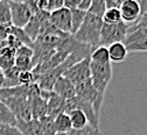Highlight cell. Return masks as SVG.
Masks as SVG:
<instances>
[{"instance_id":"obj_1","label":"cell","mask_w":147,"mask_h":135,"mask_svg":"<svg viewBox=\"0 0 147 135\" xmlns=\"http://www.w3.org/2000/svg\"><path fill=\"white\" fill-rule=\"evenodd\" d=\"M102 26H103L102 17L86 12L81 27L72 35V37L77 42L90 46L92 49H96L97 47H99Z\"/></svg>"},{"instance_id":"obj_2","label":"cell","mask_w":147,"mask_h":135,"mask_svg":"<svg viewBox=\"0 0 147 135\" xmlns=\"http://www.w3.org/2000/svg\"><path fill=\"white\" fill-rule=\"evenodd\" d=\"M90 78L95 90L100 94L105 95L106 87L112 79V64L109 63H94L90 61Z\"/></svg>"},{"instance_id":"obj_3","label":"cell","mask_w":147,"mask_h":135,"mask_svg":"<svg viewBox=\"0 0 147 135\" xmlns=\"http://www.w3.org/2000/svg\"><path fill=\"white\" fill-rule=\"evenodd\" d=\"M123 43L128 52H146L147 51V27L128 26Z\"/></svg>"},{"instance_id":"obj_4","label":"cell","mask_w":147,"mask_h":135,"mask_svg":"<svg viewBox=\"0 0 147 135\" xmlns=\"http://www.w3.org/2000/svg\"><path fill=\"white\" fill-rule=\"evenodd\" d=\"M128 25L124 24L123 21L118 24H103L100 29V40L99 46L107 47L116 42H123L127 33Z\"/></svg>"},{"instance_id":"obj_5","label":"cell","mask_w":147,"mask_h":135,"mask_svg":"<svg viewBox=\"0 0 147 135\" xmlns=\"http://www.w3.org/2000/svg\"><path fill=\"white\" fill-rule=\"evenodd\" d=\"M30 97H11L1 101L9 108L16 120L29 121L32 120V107H30Z\"/></svg>"},{"instance_id":"obj_6","label":"cell","mask_w":147,"mask_h":135,"mask_svg":"<svg viewBox=\"0 0 147 135\" xmlns=\"http://www.w3.org/2000/svg\"><path fill=\"white\" fill-rule=\"evenodd\" d=\"M9 9L11 24L13 27L24 28L33 16V13L29 7L22 1H11L9 0Z\"/></svg>"},{"instance_id":"obj_7","label":"cell","mask_w":147,"mask_h":135,"mask_svg":"<svg viewBox=\"0 0 147 135\" xmlns=\"http://www.w3.org/2000/svg\"><path fill=\"white\" fill-rule=\"evenodd\" d=\"M90 56L86 58L72 64L71 66H69L62 76H64L65 78H68L72 85L75 86L76 84H78L80 82H83L88 78H90Z\"/></svg>"},{"instance_id":"obj_8","label":"cell","mask_w":147,"mask_h":135,"mask_svg":"<svg viewBox=\"0 0 147 135\" xmlns=\"http://www.w3.org/2000/svg\"><path fill=\"white\" fill-rule=\"evenodd\" d=\"M49 21L60 32L71 35V14L69 8L61 7L59 9L49 12Z\"/></svg>"},{"instance_id":"obj_9","label":"cell","mask_w":147,"mask_h":135,"mask_svg":"<svg viewBox=\"0 0 147 135\" xmlns=\"http://www.w3.org/2000/svg\"><path fill=\"white\" fill-rule=\"evenodd\" d=\"M121 21L128 26L134 25L141 16V9L134 0H126L119 6Z\"/></svg>"},{"instance_id":"obj_10","label":"cell","mask_w":147,"mask_h":135,"mask_svg":"<svg viewBox=\"0 0 147 135\" xmlns=\"http://www.w3.org/2000/svg\"><path fill=\"white\" fill-rule=\"evenodd\" d=\"M33 49L28 46H20L15 50V56H14V66L19 69L20 71L22 70H32L33 65Z\"/></svg>"},{"instance_id":"obj_11","label":"cell","mask_w":147,"mask_h":135,"mask_svg":"<svg viewBox=\"0 0 147 135\" xmlns=\"http://www.w3.org/2000/svg\"><path fill=\"white\" fill-rule=\"evenodd\" d=\"M51 91L55 94H57L59 97H61L63 100H69L76 95L75 86H74L72 83L68 78H65L64 76L59 77L57 81L55 82Z\"/></svg>"},{"instance_id":"obj_12","label":"cell","mask_w":147,"mask_h":135,"mask_svg":"<svg viewBox=\"0 0 147 135\" xmlns=\"http://www.w3.org/2000/svg\"><path fill=\"white\" fill-rule=\"evenodd\" d=\"M65 108V100H63L57 94L51 92L49 99L47 100V117L55 118L60 113H63Z\"/></svg>"},{"instance_id":"obj_13","label":"cell","mask_w":147,"mask_h":135,"mask_svg":"<svg viewBox=\"0 0 147 135\" xmlns=\"http://www.w3.org/2000/svg\"><path fill=\"white\" fill-rule=\"evenodd\" d=\"M15 127L21 132L22 135H42V126L40 120L32 119L29 121L16 120Z\"/></svg>"},{"instance_id":"obj_14","label":"cell","mask_w":147,"mask_h":135,"mask_svg":"<svg viewBox=\"0 0 147 135\" xmlns=\"http://www.w3.org/2000/svg\"><path fill=\"white\" fill-rule=\"evenodd\" d=\"M107 48V52H109V58L110 62H115V63H120L124 62L127 57V49L125 47V44L123 42H116L106 47Z\"/></svg>"},{"instance_id":"obj_15","label":"cell","mask_w":147,"mask_h":135,"mask_svg":"<svg viewBox=\"0 0 147 135\" xmlns=\"http://www.w3.org/2000/svg\"><path fill=\"white\" fill-rule=\"evenodd\" d=\"M32 118L35 120H41L47 117V100L39 95H34L30 99Z\"/></svg>"},{"instance_id":"obj_16","label":"cell","mask_w":147,"mask_h":135,"mask_svg":"<svg viewBox=\"0 0 147 135\" xmlns=\"http://www.w3.org/2000/svg\"><path fill=\"white\" fill-rule=\"evenodd\" d=\"M67 114L70 118L72 129H82L89 125L86 115L82 109H71L67 112Z\"/></svg>"},{"instance_id":"obj_17","label":"cell","mask_w":147,"mask_h":135,"mask_svg":"<svg viewBox=\"0 0 147 135\" xmlns=\"http://www.w3.org/2000/svg\"><path fill=\"white\" fill-rule=\"evenodd\" d=\"M54 127H55V130H56L57 134H65V133L70 132L72 129V126H71L69 115L65 112H63V113H60L57 117H55L54 118Z\"/></svg>"},{"instance_id":"obj_18","label":"cell","mask_w":147,"mask_h":135,"mask_svg":"<svg viewBox=\"0 0 147 135\" xmlns=\"http://www.w3.org/2000/svg\"><path fill=\"white\" fill-rule=\"evenodd\" d=\"M70 14H71V35H74L81 27L86 12L80 8H72L70 9Z\"/></svg>"},{"instance_id":"obj_19","label":"cell","mask_w":147,"mask_h":135,"mask_svg":"<svg viewBox=\"0 0 147 135\" xmlns=\"http://www.w3.org/2000/svg\"><path fill=\"white\" fill-rule=\"evenodd\" d=\"M90 61L94 63H109L110 58H109L107 48L99 46L96 49H94L90 54Z\"/></svg>"},{"instance_id":"obj_20","label":"cell","mask_w":147,"mask_h":135,"mask_svg":"<svg viewBox=\"0 0 147 135\" xmlns=\"http://www.w3.org/2000/svg\"><path fill=\"white\" fill-rule=\"evenodd\" d=\"M3 72H4V77H5L3 87H13V86L19 85V82H18V75L20 72L19 69L13 66V68H11L6 71H3Z\"/></svg>"},{"instance_id":"obj_21","label":"cell","mask_w":147,"mask_h":135,"mask_svg":"<svg viewBox=\"0 0 147 135\" xmlns=\"http://www.w3.org/2000/svg\"><path fill=\"white\" fill-rule=\"evenodd\" d=\"M102 21L103 24H109V25H112V24H118L121 21V16H120V11L117 7L113 8H107L105 11V13L102 16Z\"/></svg>"},{"instance_id":"obj_22","label":"cell","mask_w":147,"mask_h":135,"mask_svg":"<svg viewBox=\"0 0 147 135\" xmlns=\"http://www.w3.org/2000/svg\"><path fill=\"white\" fill-rule=\"evenodd\" d=\"M39 76L35 75L32 70H22L18 75V82H19V85H32L34 83H36Z\"/></svg>"},{"instance_id":"obj_23","label":"cell","mask_w":147,"mask_h":135,"mask_svg":"<svg viewBox=\"0 0 147 135\" xmlns=\"http://www.w3.org/2000/svg\"><path fill=\"white\" fill-rule=\"evenodd\" d=\"M15 122H16V119L13 115V113L4 104V101L0 100V124H7V125L15 126Z\"/></svg>"},{"instance_id":"obj_24","label":"cell","mask_w":147,"mask_h":135,"mask_svg":"<svg viewBox=\"0 0 147 135\" xmlns=\"http://www.w3.org/2000/svg\"><path fill=\"white\" fill-rule=\"evenodd\" d=\"M0 25H12L9 0H0Z\"/></svg>"},{"instance_id":"obj_25","label":"cell","mask_w":147,"mask_h":135,"mask_svg":"<svg viewBox=\"0 0 147 135\" xmlns=\"http://www.w3.org/2000/svg\"><path fill=\"white\" fill-rule=\"evenodd\" d=\"M105 11H106L105 0H92V1H91L90 7H89V9L86 12L102 17L103 14L105 13Z\"/></svg>"},{"instance_id":"obj_26","label":"cell","mask_w":147,"mask_h":135,"mask_svg":"<svg viewBox=\"0 0 147 135\" xmlns=\"http://www.w3.org/2000/svg\"><path fill=\"white\" fill-rule=\"evenodd\" d=\"M42 126V135H56V130L54 127V119L50 117H45L40 120Z\"/></svg>"},{"instance_id":"obj_27","label":"cell","mask_w":147,"mask_h":135,"mask_svg":"<svg viewBox=\"0 0 147 135\" xmlns=\"http://www.w3.org/2000/svg\"><path fill=\"white\" fill-rule=\"evenodd\" d=\"M65 134L67 135H102L99 129L91 127L90 125H88L86 127H84L82 129H71L70 132H68Z\"/></svg>"},{"instance_id":"obj_28","label":"cell","mask_w":147,"mask_h":135,"mask_svg":"<svg viewBox=\"0 0 147 135\" xmlns=\"http://www.w3.org/2000/svg\"><path fill=\"white\" fill-rule=\"evenodd\" d=\"M0 135H22V134L13 125L0 124Z\"/></svg>"},{"instance_id":"obj_29","label":"cell","mask_w":147,"mask_h":135,"mask_svg":"<svg viewBox=\"0 0 147 135\" xmlns=\"http://www.w3.org/2000/svg\"><path fill=\"white\" fill-rule=\"evenodd\" d=\"M61 7H63V0H48V12H53Z\"/></svg>"},{"instance_id":"obj_30","label":"cell","mask_w":147,"mask_h":135,"mask_svg":"<svg viewBox=\"0 0 147 135\" xmlns=\"http://www.w3.org/2000/svg\"><path fill=\"white\" fill-rule=\"evenodd\" d=\"M82 0H63V7H67L69 9L78 8Z\"/></svg>"},{"instance_id":"obj_31","label":"cell","mask_w":147,"mask_h":135,"mask_svg":"<svg viewBox=\"0 0 147 135\" xmlns=\"http://www.w3.org/2000/svg\"><path fill=\"white\" fill-rule=\"evenodd\" d=\"M34 5L39 11H47L48 8V0H34Z\"/></svg>"},{"instance_id":"obj_32","label":"cell","mask_w":147,"mask_h":135,"mask_svg":"<svg viewBox=\"0 0 147 135\" xmlns=\"http://www.w3.org/2000/svg\"><path fill=\"white\" fill-rule=\"evenodd\" d=\"M124 1H126V0H105L106 9H107V8H113V7L119 8V6H120Z\"/></svg>"},{"instance_id":"obj_33","label":"cell","mask_w":147,"mask_h":135,"mask_svg":"<svg viewBox=\"0 0 147 135\" xmlns=\"http://www.w3.org/2000/svg\"><path fill=\"white\" fill-rule=\"evenodd\" d=\"M134 26H138V27H147V12L144 13V14H141V16L139 17V20L134 24Z\"/></svg>"},{"instance_id":"obj_34","label":"cell","mask_w":147,"mask_h":135,"mask_svg":"<svg viewBox=\"0 0 147 135\" xmlns=\"http://www.w3.org/2000/svg\"><path fill=\"white\" fill-rule=\"evenodd\" d=\"M91 1H92V0H82L81 4H80V6H78V8L86 12V11L89 9L90 5H91Z\"/></svg>"},{"instance_id":"obj_35","label":"cell","mask_w":147,"mask_h":135,"mask_svg":"<svg viewBox=\"0 0 147 135\" xmlns=\"http://www.w3.org/2000/svg\"><path fill=\"white\" fill-rule=\"evenodd\" d=\"M134 1H137L138 5L140 6L141 14H144V13L147 12V0H134Z\"/></svg>"},{"instance_id":"obj_36","label":"cell","mask_w":147,"mask_h":135,"mask_svg":"<svg viewBox=\"0 0 147 135\" xmlns=\"http://www.w3.org/2000/svg\"><path fill=\"white\" fill-rule=\"evenodd\" d=\"M4 81H5V77H4V72L0 70V89H3L4 86Z\"/></svg>"},{"instance_id":"obj_37","label":"cell","mask_w":147,"mask_h":135,"mask_svg":"<svg viewBox=\"0 0 147 135\" xmlns=\"http://www.w3.org/2000/svg\"><path fill=\"white\" fill-rule=\"evenodd\" d=\"M11 1H22V0H11Z\"/></svg>"}]
</instances>
